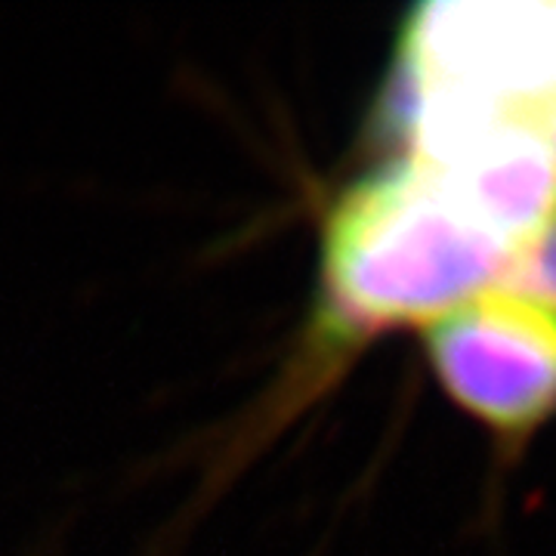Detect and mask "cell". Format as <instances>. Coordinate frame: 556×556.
Instances as JSON below:
<instances>
[{
  "mask_svg": "<svg viewBox=\"0 0 556 556\" xmlns=\"http://www.w3.org/2000/svg\"><path fill=\"white\" fill-rule=\"evenodd\" d=\"M517 251L412 155L353 179L328 207L318 321L334 343L430 325L501 288Z\"/></svg>",
  "mask_w": 556,
  "mask_h": 556,
  "instance_id": "6da1fadb",
  "label": "cell"
},
{
  "mask_svg": "<svg viewBox=\"0 0 556 556\" xmlns=\"http://www.w3.org/2000/svg\"><path fill=\"white\" fill-rule=\"evenodd\" d=\"M427 356L445 393L504 433L556 408V306L492 288L427 325Z\"/></svg>",
  "mask_w": 556,
  "mask_h": 556,
  "instance_id": "7a4b0ae2",
  "label": "cell"
},
{
  "mask_svg": "<svg viewBox=\"0 0 556 556\" xmlns=\"http://www.w3.org/2000/svg\"><path fill=\"white\" fill-rule=\"evenodd\" d=\"M554 13H556V3H554Z\"/></svg>",
  "mask_w": 556,
  "mask_h": 556,
  "instance_id": "5b68a950",
  "label": "cell"
},
{
  "mask_svg": "<svg viewBox=\"0 0 556 556\" xmlns=\"http://www.w3.org/2000/svg\"><path fill=\"white\" fill-rule=\"evenodd\" d=\"M501 288L556 306V217L519 248Z\"/></svg>",
  "mask_w": 556,
  "mask_h": 556,
  "instance_id": "3957f363",
  "label": "cell"
},
{
  "mask_svg": "<svg viewBox=\"0 0 556 556\" xmlns=\"http://www.w3.org/2000/svg\"><path fill=\"white\" fill-rule=\"evenodd\" d=\"M535 118H538V127H541V134H544V139H547V146H551V152H554V159H556V87L554 90H547L544 97H538Z\"/></svg>",
  "mask_w": 556,
  "mask_h": 556,
  "instance_id": "277c9868",
  "label": "cell"
}]
</instances>
